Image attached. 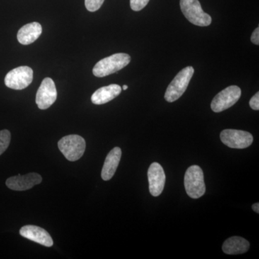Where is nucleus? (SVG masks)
Masks as SVG:
<instances>
[{"label": "nucleus", "instance_id": "nucleus-1", "mask_svg": "<svg viewBox=\"0 0 259 259\" xmlns=\"http://www.w3.org/2000/svg\"><path fill=\"white\" fill-rule=\"evenodd\" d=\"M131 56L124 53H119L105 58L97 63L93 68V74L97 77H105L117 72L131 62Z\"/></svg>", "mask_w": 259, "mask_h": 259}, {"label": "nucleus", "instance_id": "nucleus-2", "mask_svg": "<svg viewBox=\"0 0 259 259\" xmlns=\"http://www.w3.org/2000/svg\"><path fill=\"white\" fill-rule=\"evenodd\" d=\"M194 72L192 66H187L180 71L167 88L164 98L168 102L177 101L187 90Z\"/></svg>", "mask_w": 259, "mask_h": 259}, {"label": "nucleus", "instance_id": "nucleus-3", "mask_svg": "<svg viewBox=\"0 0 259 259\" xmlns=\"http://www.w3.org/2000/svg\"><path fill=\"white\" fill-rule=\"evenodd\" d=\"M185 187L187 194L192 199H198L205 193L204 174L197 165L190 166L185 176Z\"/></svg>", "mask_w": 259, "mask_h": 259}, {"label": "nucleus", "instance_id": "nucleus-4", "mask_svg": "<svg viewBox=\"0 0 259 259\" xmlns=\"http://www.w3.org/2000/svg\"><path fill=\"white\" fill-rule=\"evenodd\" d=\"M180 8L185 18L193 25L206 27L212 23V18L204 13L199 0H180Z\"/></svg>", "mask_w": 259, "mask_h": 259}, {"label": "nucleus", "instance_id": "nucleus-5", "mask_svg": "<svg viewBox=\"0 0 259 259\" xmlns=\"http://www.w3.org/2000/svg\"><path fill=\"white\" fill-rule=\"evenodd\" d=\"M58 146L66 159L75 161L82 157L86 142L81 136L69 135L62 138L58 143Z\"/></svg>", "mask_w": 259, "mask_h": 259}, {"label": "nucleus", "instance_id": "nucleus-6", "mask_svg": "<svg viewBox=\"0 0 259 259\" xmlns=\"http://www.w3.org/2000/svg\"><path fill=\"white\" fill-rule=\"evenodd\" d=\"M33 79V71L27 66H19L11 70L5 78V83L8 88L22 90L28 88Z\"/></svg>", "mask_w": 259, "mask_h": 259}, {"label": "nucleus", "instance_id": "nucleus-7", "mask_svg": "<svg viewBox=\"0 0 259 259\" xmlns=\"http://www.w3.org/2000/svg\"><path fill=\"white\" fill-rule=\"evenodd\" d=\"M241 96V90L238 86L228 87L214 97L211 103V108L214 112L225 111L233 106Z\"/></svg>", "mask_w": 259, "mask_h": 259}, {"label": "nucleus", "instance_id": "nucleus-8", "mask_svg": "<svg viewBox=\"0 0 259 259\" xmlns=\"http://www.w3.org/2000/svg\"><path fill=\"white\" fill-rule=\"evenodd\" d=\"M221 140L228 147L243 149L249 147L253 143V138L246 131L226 129L221 132Z\"/></svg>", "mask_w": 259, "mask_h": 259}, {"label": "nucleus", "instance_id": "nucleus-9", "mask_svg": "<svg viewBox=\"0 0 259 259\" xmlns=\"http://www.w3.org/2000/svg\"><path fill=\"white\" fill-rule=\"evenodd\" d=\"M57 99V90L55 83L51 78H45L41 82L36 93L37 107L40 110H47L56 102Z\"/></svg>", "mask_w": 259, "mask_h": 259}, {"label": "nucleus", "instance_id": "nucleus-10", "mask_svg": "<svg viewBox=\"0 0 259 259\" xmlns=\"http://www.w3.org/2000/svg\"><path fill=\"white\" fill-rule=\"evenodd\" d=\"M150 193L153 197H158L164 189L166 175L163 167L158 163H151L148 171Z\"/></svg>", "mask_w": 259, "mask_h": 259}, {"label": "nucleus", "instance_id": "nucleus-11", "mask_svg": "<svg viewBox=\"0 0 259 259\" xmlns=\"http://www.w3.org/2000/svg\"><path fill=\"white\" fill-rule=\"evenodd\" d=\"M42 180V177L37 173H30L24 176L19 175L8 179L6 185L12 190L25 191L41 183Z\"/></svg>", "mask_w": 259, "mask_h": 259}, {"label": "nucleus", "instance_id": "nucleus-12", "mask_svg": "<svg viewBox=\"0 0 259 259\" xmlns=\"http://www.w3.org/2000/svg\"><path fill=\"white\" fill-rule=\"evenodd\" d=\"M20 234L24 238L44 246L51 247L54 245V241L49 233L45 229L38 226H23L20 229Z\"/></svg>", "mask_w": 259, "mask_h": 259}, {"label": "nucleus", "instance_id": "nucleus-13", "mask_svg": "<svg viewBox=\"0 0 259 259\" xmlns=\"http://www.w3.org/2000/svg\"><path fill=\"white\" fill-rule=\"evenodd\" d=\"M121 92H122V88L120 85L113 83V84L98 89L92 95L91 100L95 105H104L119 96Z\"/></svg>", "mask_w": 259, "mask_h": 259}, {"label": "nucleus", "instance_id": "nucleus-14", "mask_svg": "<svg viewBox=\"0 0 259 259\" xmlns=\"http://www.w3.org/2000/svg\"><path fill=\"white\" fill-rule=\"evenodd\" d=\"M122 151L119 147L114 148L107 155L105 163L102 168L101 176L102 180L108 181L111 180L115 175L116 170L120 163Z\"/></svg>", "mask_w": 259, "mask_h": 259}, {"label": "nucleus", "instance_id": "nucleus-15", "mask_svg": "<svg viewBox=\"0 0 259 259\" xmlns=\"http://www.w3.org/2000/svg\"><path fill=\"white\" fill-rule=\"evenodd\" d=\"M42 26L40 23L34 22L24 25L19 30L18 40L23 45H29L40 36L42 34Z\"/></svg>", "mask_w": 259, "mask_h": 259}, {"label": "nucleus", "instance_id": "nucleus-16", "mask_svg": "<svg viewBox=\"0 0 259 259\" xmlns=\"http://www.w3.org/2000/svg\"><path fill=\"white\" fill-rule=\"evenodd\" d=\"M249 248V242L238 236L228 238L223 245V252L228 255L242 254L246 253Z\"/></svg>", "mask_w": 259, "mask_h": 259}, {"label": "nucleus", "instance_id": "nucleus-17", "mask_svg": "<svg viewBox=\"0 0 259 259\" xmlns=\"http://www.w3.org/2000/svg\"><path fill=\"white\" fill-rule=\"evenodd\" d=\"M10 141H11V134L8 130H3L0 131V155L8 149Z\"/></svg>", "mask_w": 259, "mask_h": 259}, {"label": "nucleus", "instance_id": "nucleus-18", "mask_svg": "<svg viewBox=\"0 0 259 259\" xmlns=\"http://www.w3.org/2000/svg\"><path fill=\"white\" fill-rule=\"evenodd\" d=\"M105 0H85V7L90 12H96L101 8Z\"/></svg>", "mask_w": 259, "mask_h": 259}, {"label": "nucleus", "instance_id": "nucleus-19", "mask_svg": "<svg viewBox=\"0 0 259 259\" xmlns=\"http://www.w3.org/2000/svg\"><path fill=\"white\" fill-rule=\"evenodd\" d=\"M150 0H131V8L134 11H141L148 5Z\"/></svg>", "mask_w": 259, "mask_h": 259}, {"label": "nucleus", "instance_id": "nucleus-20", "mask_svg": "<svg viewBox=\"0 0 259 259\" xmlns=\"http://www.w3.org/2000/svg\"><path fill=\"white\" fill-rule=\"evenodd\" d=\"M250 107H251V109H253V110H259V93H257L255 95H253V97L250 99L249 102Z\"/></svg>", "mask_w": 259, "mask_h": 259}, {"label": "nucleus", "instance_id": "nucleus-21", "mask_svg": "<svg viewBox=\"0 0 259 259\" xmlns=\"http://www.w3.org/2000/svg\"><path fill=\"white\" fill-rule=\"evenodd\" d=\"M251 42L255 45H259V28L255 29L251 35Z\"/></svg>", "mask_w": 259, "mask_h": 259}, {"label": "nucleus", "instance_id": "nucleus-22", "mask_svg": "<svg viewBox=\"0 0 259 259\" xmlns=\"http://www.w3.org/2000/svg\"><path fill=\"white\" fill-rule=\"evenodd\" d=\"M252 209H253V210L255 212H256L257 214H258L259 203H255L254 204H253V206H252Z\"/></svg>", "mask_w": 259, "mask_h": 259}, {"label": "nucleus", "instance_id": "nucleus-23", "mask_svg": "<svg viewBox=\"0 0 259 259\" xmlns=\"http://www.w3.org/2000/svg\"><path fill=\"white\" fill-rule=\"evenodd\" d=\"M127 88H128V87H127V85H124V86L122 87V90H127Z\"/></svg>", "mask_w": 259, "mask_h": 259}]
</instances>
